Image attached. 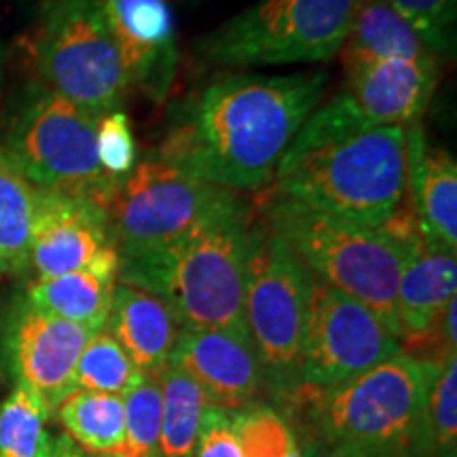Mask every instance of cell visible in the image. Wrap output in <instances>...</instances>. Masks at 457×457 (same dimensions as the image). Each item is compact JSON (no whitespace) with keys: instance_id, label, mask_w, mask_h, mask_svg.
Here are the masks:
<instances>
[{"instance_id":"cell-5","label":"cell","mask_w":457,"mask_h":457,"mask_svg":"<svg viewBox=\"0 0 457 457\" xmlns=\"http://www.w3.org/2000/svg\"><path fill=\"white\" fill-rule=\"evenodd\" d=\"M436 364L400 350L345 384L312 392L328 443L364 457L432 455L428 387Z\"/></svg>"},{"instance_id":"cell-28","label":"cell","mask_w":457,"mask_h":457,"mask_svg":"<svg viewBox=\"0 0 457 457\" xmlns=\"http://www.w3.org/2000/svg\"><path fill=\"white\" fill-rule=\"evenodd\" d=\"M428 436L434 457H457V360L445 358L428 387Z\"/></svg>"},{"instance_id":"cell-8","label":"cell","mask_w":457,"mask_h":457,"mask_svg":"<svg viewBox=\"0 0 457 457\" xmlns=\"http://www.w3.org/2000/svg\"><path fill=\"white\" fill-rule=\"evenodd\" d=\"M34 47L45 87L94 119L123 111L128 68L98 0H51Z\"/></svg>"},{"instance_id":"cell-27","label":"cell","mask_w":457,"mask_h":457,"mask_svg":"<svg viewBox=\"0 0 457 457\" xmlns=\"http://www.w3.org/2000/svg\"><path fill=\"white\" fill-rule=\"evenodd\" d=\"M125 436L117 457H159L162 438V392L157 377H145L123 398Z\"/></svg>"},{"instance_id":"cell-34","label":"cell","mask_w":457,"mask_h":457,"mask_svg":"<svg viewBox=\"0 0 457 457\" xmlns=\"http://www.w3.org/2000/svg\"><path fill=\"white\" fill-rule=\"evenodd\" d=\"M303 457H364L356 453V451L341 447L335 443H318V445H307L303 451Z\"/></svg>"},{"instance_id":"cell-33","label":"cell","mask_w":457,"mask_h":457,"mask_svg":"<svg viewBox=\"0 0 457 457\" xmlns=\"http://www.w3.org/2000/svg\"><path fill=\"white\" fill-rule=\"evenodd\" d=\"M455 320H457V299H453L445 307V312L438 318L436 330L441 333L443 339V350L445 358L455 356V345H457V335H455Z\"/></svg>"},{"instance_id":"cell-25","label":"cell","mask_w":457,"mask_h":457,"mask_svg":"<svg viewBox=\"0 0 457 457\" xmlns=\"http://www.w3.org/2000/svg\"><path fill=\"white\" fill-rule=\"evenodd\" d=\"M51 409L26 386H15L0 403V457H47Z\"/></svg>"},{"instance_id":"cell-20","label":"cell","mask_w":457,"mask_h":457,"mask_svg":"<svg viewBox=\"0 0 457 457\" xmlns=\"http://www.w3.org/2000/svg\"><path fill=\"white\" fill-rule=\"evenodd\" d=\"M119 265L121 262H100L64 276L37 279L28 288L26 301L51 316L98 333L106 328L111 316Z\"/></svg>"},{"instance_id":"cell-29","label":"cell","mask_w":457,"mask_h":457,"mask_svg":"<svg viewBox=\"0 0 457 457\" xmlns=\"http://www.w3.org/2000/svg\"><path fill=\"white\" fill-rule=\"evenodd\" d=\"M231 424L242 457H303L293 430L276 411H237Z\"/></svg>"},{"instance_id":"cell-19","label":"cell","mask_w":457,"mask_h":457,"mask_svg":"<svg viewBox=\"0 0 457 457\" xmlns=\"http://www.w3.org/2000/svg\"><path fill=\"white\" fill-rule=\"evenodd\" d=\"M409 179L421 231L447 248L457 245V163L445 148L426 146L421 125L407 129Z\"/></svg>"},{"instance_id":"cell-9","label":"cell","mask_w":457,"mask_h":457,"mask_svg":"<svg viewBox=\"0 0 457 457\" xmlns=\"http://www.w3.org/2000/svg\"><path fill=\"white\" fill-rule=\"evenodd\" d=\"M312 273L265 220L250 227L244 320L262 379L279 392L301 386V341Z\"/></svg>"},{"instance_id":"cell-18","label":"cell","mask_w":457,"mask_h":457,"mask_svg":"<svg viewBox=\"0 0 457 457\" xmlns=\"http://www.w3.org/2000/svg\"><path fill=\"white\" fill-rule=\"evenodd\" d=\"M106 330L142 375L159 377L170 364L180 324L159 296L129 284H117Z\"/></svg>"},{"instance_id":"cell-23","label":"cell","mask_w":457,"mask_h":457,"mask_svg":"<svg viewBox=\"0 0 457 457\" xmlns=\"http://www.w3.org/2000/svg\"><path fill=\"white\" fill-rule=\"evenodd\" d=\"M162 392V438L159 457H193L197 449L208 398L191 377L168 367L157 377Z\"/></svg>"},{"instance_id":"cell-14","label":"cell","mask_w":457,"mask_h":457,"mask_svg":"<svg viewBox=\"0 0 457 457\" xmlns=\"http://www.w3.org/2000/svg\"><path fill=\"white\" fill-rule=\"evenodd\" d=\"M384 228L403 250L396 295L400 339H420L436 330L445 307L455 299V250L421 231L413 205L411 212L394 214Z\"/></svg>"},{"instance_id":"cell-22","label":"cell","mask_w":457,"mask_h":457,"mask_svg":"<svg viewBox=\"0 0 457 457\" xmlns=\"http://www.w3.org/2000/svg\"><path fill=\"white\" fill-rule=\"evenodd\" d=\"M54 413L60 417L66 436L94 457H117L123 449L125 404L112 394L72 390L57 404Z\"/></svg>"},{"instance_id":"cell-2","label":"cell","mask_w":457,"mask_h":457,"mask_svg":"<svg viewBox=\"0 0 457 457\" xmlns=\"http://www.w3.org/2000/svg\"><path fill=\"white\" fill-rule=\"evenodd\" d=\"M407 129L375 125L347 94L303 123L279 159L276 195L320 212L384 227L407 197Z\"/></svg>"},{"instance_id":"cell-4","label":"cell","mask_w":457,"mask_h":457,"mask_svg":"<svg viewBox=\"0 0 457 457\" xmlns=\"http://www.w3.org/2000/svg\"><path fill=\"white\" fill-rule=\"evenodd\" d=\"M262 220L313 278L362 303L400 339L396 295L403 250L384 227L339 219L276 193L267 197Z\"/></svg>"},{"instance_id":"cell-26","label":"cell","mask_w":457,"mask_h":457,"mask_svg":"<svg viewBox=\"0 0 457 457\" xmlns=\"http://www.w3.org/2000/svg\"><path fill=\"white\" fill-rule=\"evenodd\" d=\"M138 367L106 328L89 337L74 370V390H87L125 398L145 379Z\"/></svg>"},{"instance_id":"cell-1","label":"cell","mask_w":457,"mask_h":457,"mask_svg":"<svg viewBox=\"0 0 457 457\" xmlns=\"http://www.w3.org/2000/svg\"><path fill=\"white\" fill-rule=\"evenodd\" d=\"M327 72H222L176 102L157 157L225 191L270 185L279 159L320 106Z\"/></svg>"},{"instance_id":"cell-30","label":"cell","mask_w":457,"mask_h":457,"mask_svg":"<svg viewBox=\"0 0 457 457\" xmlns=\"http://www.w3.org/2000/svg\"><path fill=\"white\" fill-rule=\"evenodd\" d=\"M409 21L434 55H449L455 49L457 0H386Z\"/></svg>"},{"instance_id":"cell-32","label":"cell","mask_w":457,"mask_h":457,"mask_svg":"<svg viewBox=\"0 0 457 457\" xmlns=\"http://www.w3.org/2000/svg\"><path fill=\"white\" fill-rule=\"evenodd\" d=\"M193 457H242L236 430L231 424V413L210 407L204 415V426L199 432L197 449Z\"/></svg>"},{"instance_id":"cell-3","label":"cell","mask_w":457,"mask_h":457,"mask_svg":"<svg viewBox=\"0 0 457 457\" xmlns=\"http://www.w3.org/2000/svg\"><path fill=\"white\" fill-rule=\"evenodd\" d=\"M253 212L231 193L208 219L162 253L119 265L121 284L162 299L180 328L248 335L244 320L245 262Z\"/></svg>"},{"instance_id":"cell-6","label":"cell","mask_w":457,"mask_h":457,"mask_svg":"<svg viewBox=\"0 0 457 457\" xmlns=\"http://www.w3.org/2000/svg\"><path fill=\"white\" fill-rule=\"evenodd\" d=\"M360 0H256L193 43L214 68L330 60L343 47Z\"/></svg>"},{"instance_id":"cell-16","label":"cell","mask_w":457,"mask_h":457,"mask_svg":"<svg viewBox=\"0 0 457 457\" xmlns=\"http://www.w3.org/2000/svg\"><path fill=\"white\" fill-rule=\"evenodd\" d=\"M121 47L129 85L148 100L168 98L179 71L176 21L168 0H98Z\"/></svg>"},{"instance_id":"cell-35","label":"cell","mask_w":457,"mask_h":457,"mask_svg":"<svg viewBox=\"0 0 457 457\" xmlns=\"http://www.w3.org/2000/svg\"><path fill=\"white\" fill-rule=\"evenodd\" d=\"M47 457H89V455H85L83 451L64 434V436H57L51 441V449Z\"/></svg>"},{"instance_id":"cell-31","label":"cell","mask_w":457,"mask_h":457,"mask_svg":"<svg viewBox=\"0 0 457 457\" xmlns=\"http://www.w3.org/2000/svg\"><path fill=\"white\" fill-rule=\"evenodd\" d=\"M98 157L111 179L123 180L136 165V140L125 111L98 119Z\"/></svg>"},{"instance_id":"cell-13","label":"cell","mask_w":457,"mask_h":457,"mask_svg":"<svg viewBox=\"0 0 457 457\" xmlns=\"http://www.w3.org/2000/svg\"><path fill=\"white\" fill-rule=\"evenodd\" d=\"M100 262H121L104 205L37 188L30 270L37 279L64 276Z\"/></svg>"},{"instance_id":"cell-7","label":"cell","mask_w":457,"mask_h":457,"mask_svg":"<svg viewBox=\"0 0 457 457\" xmlns=\"http://www.w3.org/2000/svg\"><path fill=\"white\" fill-rule=\"evenodd\" d=\"M4 155L32 187L91 199L108 210L117 187L98 157V119L37 87L11 121Z\"/></svg>"},{"instance_id":"cell-11","label":"cell","mask_w":457,"mask_h":457,"mask_svg":"<svg viewBox=\"0 0 457 457\" xmlns=\"http://www.w3.org/2000/svg\"><path fill=\"white\" fill-rule=\"evenodd\" d=\"M400 339L369 307L312 276L299 379L307 392L345 384L400 352Z\"/></svg>"},{"instance_id":"cell-24","label":"cell","mask_w":457,"mask_h":457,"mask_svg":"<svg viewBox=\"0 0 457 457\" xmlns=\"http://www.w3.org/2000/svg\"><path fill=\"white\" fill-rule=\"evenodd\" d=\"M37 187L24 179L0 148V256L7 271L30 270V242Z\"/></svg>"},{"instance_id":"cell-10","label":"cell","mask_w":457,"mask_h":457,"mask_svg":"<svg viewBox=\"0 0 457 457\" xmlns=\"http://www.w3.org/2000/svg\"><path fill=\"white\" fill-rule=\"evenodd\" d=\"M233 191L205 185L157 155L119 182L108 219L121 262L153 256L208 219Z\"/></svg>"},{"instance_id":"cell-21","label":"cell","mask_w":457,"mask_h":457,"mask_svg":"<svg viewBox=\"0 0 457 457\" xmlns=\"http://www.w3.org/2000/svg\"><path fill=\"white\" fill-rule=\"evenodd\" d=\"M347 64L370 60H430L436 57L403 15L386 0H360L343 41Z\"/></svg>"},{"instance_id":"cell-15","label":"cell","mask_w":457,"mask_h":457,"mask_svg":"<svg viewBox=\"0 0 457 457\" xmlns=\"http://www.w3.org/2000/svg\"><path fill=\"white\" fill-rule=\"evenodd\" d=\"M171 367L191 377L220 411H245L259 398L261 362L248 335L225 328H180Z\"/></svg>"},{"instance_id":"cell-17","label":"cell","mask_w":457,"mask_h":457,"mask_svg":"<svg viewBox=\"0 0 457 457\" xmlns=\"http://www.w3.org/2000/svg\"><path fill=\"white\" fill-rule=\"evenodd\" d=\"M347 91L364 119L403 128L420 123L438 87V60H370L347 64Z\"/></svg>"},{"instance_id":"cell-36","label":"cell","mask_w":457,"mask_h":457,"mask_svg":"<svg viewBox=\"0 0 457 457\" xmlns=\"http://www.w3.org/2000/svg\"><path fill=\"white\" fill-rule=\"evenodd\" d=\"M4 273H7V262H4L3 256H0V278H3Z\"/></svg>"},{"instance_id":"cell-12","label":"cell","mask_w":457,"mask_h":457,"mask_svg":"<svg viewBox=\"0 0 457 457\" xmlns=\"http://www.w3.org/2000/svg\"><path fill=\"white\" fill-rule=\"evenodd\" d=\"M91 335L94 330L21 301L3 330L4 362L15 386L37 392L54 413L74 390V370Z\"/></svg>"}]
</instances>
